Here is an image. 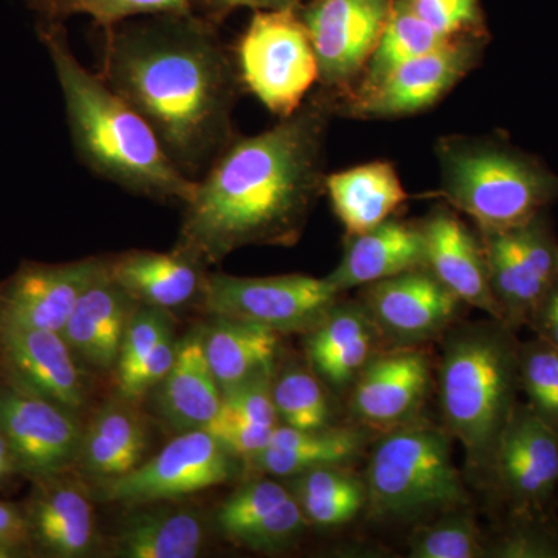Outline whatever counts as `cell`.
I'll return each mask as SVG.
<instances>
[{
    "mask_svg": "<svg viewBox=\"0 0 558 558\" xmlns=\"http://www.w3.org/2000/svg\"><path fill=\"white\" fill-rule=\"evenodd\" d=\"M337 112L339 97L323 89L270 130L231 140L185 204L175 252L207 267L250 245H295L325 193Z\"/></svg>",
    "mask_w": 558,
    "mask_h": 558,
    "instance_id": "cell-1",
    "label": "cell"
},
{
    "mask_svg": "<svg viewBox=\"0 0 558 558\" xmlns=\"http://www.w3.org/2000/svg\"><path fill=\"white\" fill-rule=\"evenodd\" d=\"M101 78L149 124L186 175L234 138L240 73L207 17L153 14L105 31Z\"/></svg>",
    "mask_w": 558,
    "mask_h": 558,
    "instance_id": "cell-2",
    "label": "cell"
},
{
    "mask_svg": "<svg viewBox=\"0 0 558 558\" xmlns=\"http://www.w3.org/2000/svg\"><path fill=\"white\" fill-rule=\"evenodd\" d=\"M38 33L60 81L73 146L86 167L140 196L186 204L196 180L175 167L137 110L76 60L61 22L43 20Z\"/></svg>",
    "mask_w": 558,
    "mask_h": 558,
    "instance_id": "cell-3",
    "label": "cell"
},
{
    "mask_svg": "<svg viewBox=\"0 0 558 558\" xmlns=\"http://www.w3.org/2000/svg\"><path fill=\"white\" fill-rule=\"evenodd\" d=\"M439 405L468 469L488 484L499 438L520 402V340L499 319L453 325L442 336Z\"/></svg>",
    "mask_w": 558,
    "mask_h": 558,
    "instance_id": "cell-4",
    "label": "cell"
},
{
    "mask_svg": "<svg viewBox=\"0 0 558 558\" xmlns=\"http://www.w3.org/2000/svg\"><path fill=\"white\" fill-rule=\"evenodd\" d=\"M435 150L440 185L433 196L472 219L480 233L517 229L558 201V175L506 140L447 135Z\"/></svg>",
    "mask_w": 558,
    "mask_h": 558,
    "instance_id": "cell-5",
    "label": "cell"
},
{
    "mask_svg": "<svg viewBox=\"0 0 558 558\" xmlns=\"http://www.w3.org/2000/svg\"><path fill=\"white\" fill-rule=\"evenodd\" d=\"M446 428L414 422L389 429L374 447L366 469L368 506L391 521H427L469 505Z\"/></svg>",
    "mask_w": 558,
    "mask_h": 558,
    "instance_id": "cell-6",
    "label": "cell"
},
{
    "mask_svg": "<svg viewBox=\"0 0 558 558\" xmlns=\"http://www.w3.org/2000/svg\"><path fill=\"white\" fill-rule=\"evenodd\" d=\"M241 83L274 116H292L318 81V62L299 7L255 11L238 44Z\"/></svg>",
    "mask_w": 558,
    "mask_h": 558,
    "instance_id": "cell-7",
    "label": "cell"
},
{
    "mask_svg": "<svg viewBox=\"0 0 558 558\" xmlns=\"http://www.w3.org/2000/svg\"><path fill=\"white\" fill-rule=\"evenodd\" d=\"M341 295L328 278L310 275L205 277L201 299L215 317L255 323L281 333H310L317 328Z\"/></svg>",
    "mask_w": 558,
    "mask_h": 558,
    "instance_id": "cell-8",
    "label": "cell"
},
{
    "mask_svg": "<svg viewBox=\"0 0 558 558\" xmlns=\"http://www.w3.org/2000/svg\"><path fill=\"white\" fill-rule=\"evenodd\" d=\"M238 470L240 458L211 433L190 429L128 475L100 481L98 497L126 506L171 501L229 483Z\"/></svg>",
    "mask_w": 558,
    "mask_h": 558,
    "instance_id": "cell-9",
    "label": "cell"
},
{
    "mask_svg": "<svg viewBox=\"0 0 558 558\" xmlns=\"http://www.w3.org/2000/svg\"><path fill=\"white\" fill-rule=\"evenodd\" d=\"M480 234L501 322L519 330L558 278V240L548 213L517 229Z\"/></svg>",
    "mask_w": 558,
    "mask_h": 558,
    "instance_id": "cell-10",
    "label": "cell"
},
{
    "mask_svg": "<svg viewBox=\"0 0 558 558\" xmlns=\"http://www.w3.org/2000/svg\"><path fill=\"white\" fill-rule=\"evenodd\" d=\"M395 0H312L300 10L323 89L343 98L357 83L387 27Z\"/></svg>",
    "mask_w": 558,
    "mask_h": 558,
    "instance_id": "cell-11",
    "label": "cell"
},
{
    "mask_svg": "<svg viewBox=\"0 0 558 558\" xmlns=\"http://www.w3.org/2000/svg\"><path fill=\"white\" fill-rule=\"evenodd\" d=\"M484 44V33L450 39L439 49L400 65L369 94L339 101V112L357 119L385 120L427 110L478 64Z\"/></svg>",
    "mask_w": 558,
    "mask_h": 558,
    "instance_id": "cell-12",
    "label": "cell"
},
{
    "mask_svg": "<svg viewBox=\"0 0 558 558\" xmlns=\"http://www.w3.org/2000/svg\"><path fill=\"white\" fill-rule=\"evenodd\" d=\"M488 484L513 513L550 512L558 488V435L526 402L517 403Z\"/></svg>",
    "mask_w": 558,
    "mask_h": 558,
    "instance_id": "cell-13",
    "label": "cell"
},
{
    "mask_svg": "<svg viewBox=\"0 0 558 558\" xmlns=\"http://www.w3.org/2000/svg\"><path fill=\"white\" fill-rule=\"evenodd\" d=\"M83 432L73 411L0 384V436L17 472L32 480L68 473L78 464Z\"/></svg>",
    "mask_w": 558,
    "mask_h": 558,
    "instance_id": "cell-14",
    "label": "cell"
},
{
    "mask_svg": "<svg viewBox=\"0 0 558 558\" xmlns=\"http://www.w3.org/2000/svg\"><path fill=\"white\" fill-rule=\"evenodd\" d=\"M363 306L384 340L417 347L439 339L457 325L461 300L427 267H418L362 288Z\"/></svg>",
    "mask_w": 558,
    "mask_h": 558,
    "instance_id": "cell-15",
    "label": "cell"
},
{
    "mask_svg": "<svg viewBox=\"0 0 558 558\" xmlns=\"http://www.w3.org/2000/svg\"><path fill=\"white\" fill-rule=\"evenodd\" d=\"M78 362L61 332L0 319L3 384L76 413L87 399Z\"/></svg>",
    "mask_w": 558,
    "mask_h": 558,
    "instance_id": "cell-16",
    "label": "cell"
},
{
    "mask_svg": "<svg viewBox=\"0 0 558 558\" xmlns=\"http://www.w3.org/2000/svg\"><path fill=\"white\" fill-rule=\"evenodd\" d=\"M432 387V362L417 347L379 352L351 388V411L366 427L395 428L414 421Z\"/></svg>",
    "mask_w": 558,
    "mask_h": 558,
    "instance_id": "cell-17",
    "label": "cell"
},
{
    "mask_svg": "<svg viewBox=\"0 0 558 558\" xmlns=\"http://www.w3.org/2000/svg\"><path fill=\"white\" fill-rule=\"evenodd\" d=\"M106 260L68 264L24 263L0 286V319L62 332L81 293L98 277Z\"/></svg>",
    "mask_w": 558,
    "mask_h": 558,
    "instance_id": "cell-18",
    "label": "cell"
},
{
    "mask_svg": "<svg viewBox=\"0 0 558 558\" xmlns=\"http://www.w3.org/2000/svg\"><path fill=\"white\" fill-rule=\"evenodd\" d=\"M425 238V267L462 303L501 322L488 279L483 238L473 233L453 208L436 207L421 222Z\"/></svg>",
    "mask_w": 558,
    "mask_h": 558,
    "instance_id": "cell-19",
    "label": "cell"
},
{
    "mask_svg": "<svg viewBox=\"0 0 558 558\" xmlns=\"http://www.w3.org/2000/svg\"><path fill=\"white\" fill-rule=\"evenodd\" d=\"M25 502L28 545L50 557L76 558L95 543L94 509L87 492L68 473L33 480Z\"/></svg>",
    "mask_w": 558,
    "mask_h": 558,
    "instance_id": "cell-20",
    "label": "cell"
},
{
    "mask_svg": "<svg viewBox=\"0 0 558 558\" xmlns=\"http://www.w3.org/2000/svg\"><path fill=\"white\" fill-rule=\"evenodd\" d=\"M140 304L109 275L108 260L81 293L62 329L73 354L92 368H117L124 333Z\"/></svg>",
    "mask_w": 558,
    "mask_h": 558,
    "instance_id": "cell-21",
    "label": "cell"
},
{
    "mask_svg": "<svg viewBox=\"0 0 558 558\" xmlns=\"http://www.w3.org/2000/svg\"><path fill=\"white\" fill-rule=\"evenodd\" d=\"M306 336L311 369L339 392L352 388L371 360L379 354L384 340L360 300H340Z\"/></svg>",
    "mask_w": 558,
    "mask_h": 558,
    "instance_id": "cell-22",
    "label": "cell"
},
{
    "mask_svg": "<svg viewBox=\"0 0 558 558\" xmlns=\"http://www.w3.org/2000/svg\"><path fill=\"white\" fill-rule=\"evenodd\" d=\"M425 238L421 223L388 219L376 229L348 238L337 269L328 278L340 293L425 267Z\"/></svg>",
    "mask_w": 558,
    "mask_h": 558,
    "instance_id": "cell-23",
    "label": "cell"
},
{
    "mask_svg": "<svg viewBox=\"0 0 558 558\" xmlns=\"http://www.w3.org/2000/svg\"><path fill=\"white\" fill-rule=\"evenodd\" d=\"M157 388V409L175 432L205 429L215 421L222 407V389L205 355L204 329L179 341L174 365Z\"/></svg>",
    "mask_w": 558,
    "mask_h": 558,
    "instance_id": "cell-24",
    "label": "cell"
},
{
    "mask_svg": "<svg viewBox=\"0 0 558 558\" xmlns=\"http://www.w3.org/2000/svg\"><path fill=\"white\" fill-rule=\"evenodd\" d=\"M325 193L348 238L387 222L409 201L398 170L385 160L329 174Z\"/></svg>",
    "mask_w": 558,
    "mask_h": 558,
    "instance_id": "cell-25",
    "label": "cell"
},
{
    "mask_svg": "<svg viewBox=\"0 0 558 558\" xmlns=\"http://www.w3.org/2000/svg\"><path fill=\"white\" fill-rule=\"evenodd\" d=\"M205 267L172 250L171 253L130 252L108 260L113 281L143 306L170 311L201 296Z\"/></svg>",
    "mask_w": 558,
    "mask_h": 558,
    "instance_id": "cell-26",
    "label": "cell"
},
{
    "mask_svg": "<svg viewBox=\"0 0 558 558\" xmlns=\"http://www.w3.org/2000/svg\"><path fill=\"white\" fill-rule=\"evenodd\" d=\"M128 399L109 400L83 432L78 468L100 481L119 478L145 461L148 427Z\"/></svg>",
    "mask_w": 558,
    "mask_h": 558,
    "instance_id": "cell-27",
    "label": "cell"
},
{
    "mask_svg": "<svg viewBox=\"0 0 558 558\" xmlns=\"http://www.w3.org/2000/svg\"><path fill=\"white\" fill-rule=\"evenodd\" d=\"M365 439L354 428L300 429L279 424L267 449L244 462L256 473L292 478L312 469L349 464L359 457Z\"/></svg>",
    "mask_w": 558,
    "mask_h": 558,
    "instance_id": "cell-28",
    "label": "cell"
},
{
    "mask_svg": "<svg viewBox=\"0 0 558 558\" xmlns=\"http://www.w3.org/2000/svg\"><path fill=\"white\" fill-rule=\"evenodd\" d=\"M204 349L220 389L274 377L281 351V333L255 323L216 317L204 329Z\"/></svg>",
    "mask_w": 558,
    "mask_h": 558,
    "instance_id": "cell-29",
    "label": "cell"
},
{
    "mask_svg": "<svg viewBox=\"0 0 558 558\" xmlns=\"http://www.w3.org/2000/svg\"><path fill=\"white\" fill-rule=\"evenodd\" d=\"M205 543L199 513L156 508L132 513L116 537V554L124 558H194Z\"/></svg>",
    "mask_w": 558,
    "mask_h": 558,
    "instance_id": "cell-30",
    "label": "cell"
},
{
    "mask_svg": "<svg viewBox=\"0 0 558 558\" xmlns=\"http://www.w3.org/2000/svg\"><path fill=\"white\" fill-rule=\"evenodd\" d=\"M450 39L453 38H444L432 31L402 0H395L387 27L381 33L376 49L371 53L355 86L339 101L369 94L400 65L407 64L428 51L439 49Z\"/></svg>",
    "mask_w": 558,
    "mask_h": 558,
    "instance_id": "cell-31",
    "label": "cell"
},
{
    "mask_svg": "<svg viewBox=\"0 0 558 558\" xmlns=\"http://www.w3.org/2000/svg\"><path fill=\"white\" fill-rule=\"evenodd\" d=\"M293 478V497L306 520L319 527L343 526L368 505L365 481L344 465L312 469Z\"/></svg>",
    "mask_w": 558,
    "mask_h": 558,
    "instance_id": "cell-32",
    "label": "cell"
},
{
    "mask_svg": "<svg viewBox=\"0 0 558 558\" xmlns=\"http://www.w3.org/2000/svg\"><path fill=\"white\" fill-rule=\"evenodd\" d=\"M487 539L469 505L422 521L409 539L411 558L487 557Z\"/></svg>",
    "mask_w": 558,
    "mask_h": 558,
    "instance_id": "cell-33",
    "label": "cell"
},
{
    "mask_svg": "<svg viewBox=\"0 0 558 558\" xmlns=\"http://www.w3.org/2000/svg\"><path fill=\"white\" fill-rule=\"evenodd\" d=\"M279 424L300 429L332 427V407L325 381L312 369L289 366L271 381Z\"/></svg>",
    "mask_w": 558,
    "mask_h": 558,
    "instance_id": "cell-34",
    "label": "cell"
},
{
    "mask_svg": "<svg viewBox=\"0 0 558 558\" xmlns=\"http://www.w3.org/2000/svg\"><path fill=\"white\" fill-rule=\"evenodd\" d=\"M196 0H32L44 21L61 22L69 16H89L102 31L137 16L189 13Z\"/></svg>",
    "mask_w": 558,
    "mask_h": 558,
    "instance_id": "cell-35",
    "label": "cell"
},
{
    "mask_svg": "<svg viewBox=\"0 0 558 558\" xmlns=\"http://www.w3.org/2000/svg\"><path fill=\"white\" fill-rule=\"evenodd\" d=\"M520 388L526 403L558 435V348L535 337L520 341Z\"/></svg>",
    "mask_w": 558,
    "mask_h": 558,
    "instance_id": "cell-36",
    "label": "cell"
},
{
    "mask_svg": "<svg viewBox=\"0 0 558 558\" xmlns=\"http://www.w3.org/2000/svg\"><path fill=\"white\" fill-rule=\"evenodd\" d=\"M487 557L558 558V521L553 512H509L505 527L488 539Z\"/></svg>",
    "mask_w": 558,
    "mask_h": 558,
    "instance_id": "cell-37",
    "label": "cell"
},
{
    "mask_svg": "<svg viewBox=\"0 0 558 558\" xmlns=\"http://www.w3.org/2000/svg\"><path fill=\"white\" fill-rule=\"evenodd\" d=\"M292 497V492L277 481H250L220 505L216 523L220 532L234 542L245 529L266 519Z\"/></svg>",
    "mask_w": 558,
    "mask_h": 558,
    "instance_id": "cell-38",
    "label": "cell"
},
{
    "mask_svg": "<svg viewBox=\"0 0 558 558\" xmlns=\"http://www.w3.org/2000/svg\"><path fill=\"white\" fill-rule=\"evenodd\" d=\"M170 330H172V326L168 311L140 304L130 326H128L126 333H124L123 344H121L116 368L117 385L134 374V371L142 365L143 360L148 357L149 352L159 343L161 337Z\"/></svg>",
    "mask_w": 558,
    "mask_h": 558,
    "instance_id": "cell-39",
    "label": "cell"
},
{
    "mask_svg": "<svg viewBox=\"0 0 558 558\" xmlns=\"http://www.w3.org/2000/svg\"><path fill=\"white\" fill-rule=\"evenodd\" d=\"M432 31L444 38L483 35L478 0H402Z\"/></svg>",
    "mask_w": 558,
    "mask_h": 558,
    "instance_id": "cell-40",
    "label": "cell"
},
{
    "mask_svg": "<svg viewBox=\"0 0 558 558\" xmlns=\"http://www.w3.org/2000/svg\"><path fill=\"white\" fill-rule=\"evenodd\" d=\"M274 377H260L223 389L219 414L242 424L277 428L279 418L271 392Z\"/></svg>",
    "mask_w": 558,
    "mask_h": 558,
    "instance_id": "cell-41",
    "label": "cell"
},
{
    "mask_svg": "<svg viewBox=\"0 0 558 558\" xmlns=\"http://www.w3.org/2000/svg\"><path fill=\"white\" fill-rule=\"evenodd\" d=\"M307 520L295 497L288 499L266 519L258 521L234 539L245 548L255 550H278L299 537Z\"/></svg>",
    "mask_w": 558,
    "mask_h": 558,
    "instance_id": "cell-42",
    "label": "cell"
},
{
    "mask_svg": "<svg viewBox=\"0 0 558 558\" xmlns=\"http://www.w3.org/2000/svg\"><path fill=\"white\" fill-rule=\"evenodd\" d=\"M179 341L174 339V332L165 333L159 343L143 360L142 365L134 371L131 377L117 385L120 398L132 400L142 399L150 389L159 387L161 380L170 373L178 355Z\"/></svg>",
    "mask_w": 558,
    "mask_h": 558,
    "instance_id": "cell-43",
    "label": "cell"
},
{
    "mask_svg": "<svg viewBox=\"0 0 558 558\" xmlns=\"http://www.w3.org/2000/svg\"><path fill=\"white\" fill-rule=\"evenodd\" d=\"M205 429L211 433L219 442H222L234 457L245 461V459L255 457L259 451L267 449L275 428L242 424V422L218 414Z\"/></svg>",
    "mask_w": 558,
    "mask_h": 558,
    "instance_id": "cell-44",
    "label": "cell"
},
{
    "mask_svg": "<svg viewBox=\"0 0 558 558\" xmlns=\"http://www.w3.org/2000/svg\"><path fill=\"white\" fill-rule=\"evenodd\" d=\"M28 545L24 512L10 502L0 501V558L11 557Z\"/></svg>",
    "mask_w": 558,
    "mask_h": 558,
    "instance_id": "cell-45",
    "label": "cell"
},
{
    "mask_svg": "<svg viewBox=\"0 0 558 558\" xmlns=\"http://www.w3.org/2000/svg\"><path fill=\"white\" fill-rule=\"evenodd\" d=\"M527 326L539 339L549 341L558 348V278L539 300L529 318Z\"/></svg>",
    "mask_w": 558,
    "mask_h": 558,
    "instance_id": "cell-46",
    "label": "cell"
},
{
    "mask_svg": "<svg viewBox=\"0 0 558 558\" xmlns=\"http://www.w3.org/2000/svg\"><path fill=\"white\" fill-rule=\"evenodd\" d=\"M205 10H207V20H220L229 14L230 11L238 9L278 10L289 9V7H299L300 0H196Z\"/></svg>",
    "mask_w": 558,
    "mask_h": 558,
    "instance_id": "cell-47",
    "label": "cell"
},
{
    "mask_svg": "<svg viewBox=\"0 0 558 558\" xmlns=\"http://www.w3.org/2000/svg\"><path fill=\"white\" fill-rule=\"evenodd\" d=\"M10 472L7 469H3L2 465H0V480L5 478V476H9Z\"/></svg>",
    "mask_w": 558,
    "mask_h": 558,
    "instance_id": "cell-48",
    "label": "cell"
}]
</instances>
